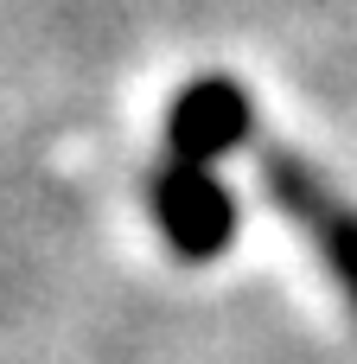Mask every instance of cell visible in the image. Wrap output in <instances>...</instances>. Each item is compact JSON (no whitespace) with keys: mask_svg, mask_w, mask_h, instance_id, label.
<instances>
[{"mask_svg":"<svg viewBox=\"0 0 357 364\" xmlns=\"http://www.w3.org/2000/svg\"><path fill=\"white\" fill-rule=\"evenodd\" d=\"M262 186H268V198L313 237L326 275L339 282V294H345V307H351V320H357V205L339 198L332 179H326L307 154H294V147H281V141L262 147Z\"/></svg>","mask_w":357,"mask_h":364,"instance_id":"obj_1","label":"cell"},{"mask_svg":"<svg viewBox=\"0 0 357 364\" xmlns=\"http://www.w3.org/2000/svg\"><path fill=\"white\" fill-rule=\"evenodd\" d=\"M147 205H153L166 243L179 250V262H217L236 237V205H230V192L211 166H192V160L166 154L147 173Z\"/></svg>","mask_w":357,"mask_h":364,"instance_id":"obj_2","label":"cell"},{"mask_svg":"<svg viewBox=\"0 0 357 364\" xmlns=\"http://www.w3.org/2000/svg\"><path fill=\"white\" fill-rule=\"evenodd\" d=\"M256 134V109H249V90L224 70L211 77H192L172 109H166V154L172 160H192V166H217L230 147H243Z\"/></svg>","mask_w":357,"mask_h":364,"instance_id":"obj_3","label":"cell"}]
</instances>
